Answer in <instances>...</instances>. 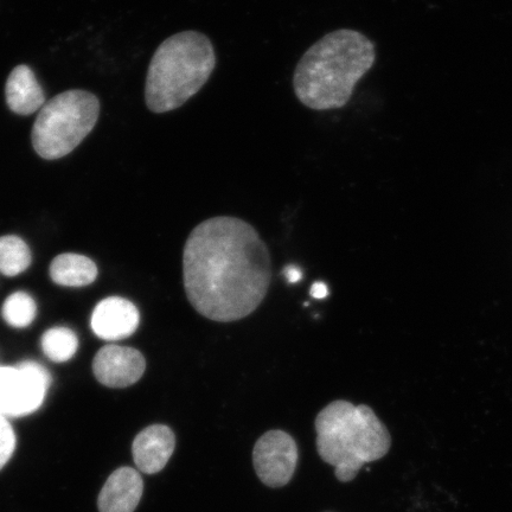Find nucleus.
I'll return each instance as SVG.
<instances>
[{
  "label": "nucleus",
  "mask_w": 512,
  "mask_h": 512,
  "mask_svg": "<svg viewBox=\"0 0 512 512\" xmlns=\"http://www.w3.org/2000/svg\"><path fill=\"white\" fill-rule=\"evenodd\" d=\"M216 63L213 43L202 32L187 30L166 38L147 72V108L156 114L178 110L206 86Z\"/></svg>",
  "instance_id": "nucleus-4"
},
{
  "label": "nucleus",
  "mask_w": 512,
  "mask_h": 512,
  "mask_svg": "<svg viewBox=\"0 0 512 512\" xmlns=\"http://www.w3.org/2000/svg\"><path fill=\"white\" fill-rule=\"evenodd\" d=\"M140 315L137 306L121 297L102 300L92 316L94 334L105 341H121L137 331Z\"/></svg>",
  "instance_id": "nucleus-9"
},
{
  "label": "nucleus",
  "mask_w": 512,
  "mask_h": 512,
  "mask_svg": "<svg viewBox=\"0 0 512 512\" xmlns=\"http://www.w3.org/2000/svg\"><path fill=\"white\" fill-rule=\"evenodd\" d=\"M315 427L319 457L335 467L342 483L354 480L364 465L387 456L392 446L386 425L367 405L331 402L317 415Z\"/></svg>",
  "instance_id": "nucleus-3"
},
{
  "label": "nucleus",
  "mask_w": 512,
  "mask_h": 512,
  "mask_svg": "<svg viewBox=\"0 0 512 512\" xmlns=\"http://www.w3.org/2000/svg\"><path fill=\"white\" fill-rule=\"evenodd\" d=\"M98 275V268L87 256L62 254L50 266V277L56 284L68 287H81L92 284Z\"/></svg>",
  "instance_id": "nucleus-13"
},
{
  "label": "nucleus",
  "mask_w": 512,
  "mask_h": 512,
  "mask_svg": "<svg viewBox=\"0 0 512 512\" xmlns=\"http://www.w3.org/2000/svg\"><path fill=\"white\" fill-rule=\"evenodd\" d=\"M284 275L287 283L297 284L303 278V272L297 266H288L284 270Z\"/></svg>",
  "instance_id": "nucleus-18"
},
{
  "label": "nucleus",
  "mask_w": 512,
  "mask_h": 512,
  "mask_svg": "<svg viewBox=\"0 0 512 512\" xmlns=\"http://www.w3.org/2000/svg\"><path fill=\"white\" fill-rule=\"evenodd\" d=\"M175 447L176 437L170 427L165 425L146 427L133 441L134 463L145 475H156L169 463Z\"/></svg>",
  "instance_id": "nucleus-10"
},
{
  "label": "nucleus",
  "mask_w": 512,
  "mask_h": 512,
  "mask_svg": "<svg viewBox=\"0 0 512 512\" xmlns=\"http://www.w3.org/2000/svg\"><path fill=\"white\" fill-rule=\"evenodd\" d=\"M272 280L271 255L251 224L232 216L198 224L185 242L183 281L201 316L230 323L252 315Z\"/></svg>",
  "instance_id": "nucleus-1"
},
{
  "label": "nucleus",
  "mask_w": 512,
  "mask_h": 512,
  "mask_svg": "<svg viewBox=\"0 0 512 512\" xmlns=\"http://www.w3.org/2000/svg\"><path fill=\"white\" fill-rule=\"evenodd\" d=\"M329 288L324 283H315L311 287V296L315 299H324L328 297Z\"/></svg>",
  "instance_id": "nucleus-19"
},
{
  "label": "nucleus",
  "mask_w": 512,
  "mask_h": 512,
  "mask_svg": "<svg viewBox=\"0 0 512 512\" xmlns=\"http://www.w3.org/2000/svg\"><path fill=\"white\" fill-rule=\"evenodd\" d=\"M35 300L29 294L17 292L5 300L2 315L5 322L14 328H27L36 317Z\"/></svg>",
  "instance_id": "nucleus-16"
},
{
  "label": "nucleus",
  "mask_w": 512,
  "mask_h": 512,
  "mask_svg": "<svg viewBox=\"0 0 512 512\" xmlns=\"http://www.w3.org/2000/svg\"><path fill=\"white\" fill-rule=\"evenodd\" d=\"M50 386V375L35 362L16 368L0 367V415L23 416L41 407Z\"/></svg>",
  "instance_id": "nucleus-6"
},
{
  "label": "nucleus",
  "mask_w": 512,
  "mask_h": 512,
  "mask_svg": "<svg viewBox=\"0 0 512 512\" xmlns=\"http://www.w3.org/2000/svg\"><path fill=\"white\" fill-rule=\"evenodd\" d=\"M298 463V446L290 434L268 431L256 441L253 464L256 475L268 488H283L291 482Z\"/></svg>",
  "instance_id": "nucleus-7"
},
{
  "label": "nucleus",
  "mask_w": 512,
  "mask_h": 512,
  "mask_svg": "<svg viewBox=\"0 0 512 512\" xmlns=\"http://www.w3.org/2000/svg\"><path fill=\"white\" fill-rule=\"evenodd\" d=\"M146 361L142 352L120 345L102 348L93 362L96 379L110 388H126L142 379Z\"/></svg>",
  "instance_id": "nucleus-8"
},
{
  "label": "nucleus",
  "mask_w": 512,
  "mask_h": 512,
  "mask_svg": "<svg viewBox=\"0 0 512 512\" xmlns=\"http://www.w3.org/2000/svg\"><path fill=\"white\" fill-rule=\"evenodd\" d=\"M78 337L67 328H54L42 337V349L51 361L66 362L78 350Z\"/></svg>",
  "instance_id": "nucleus-15"
},
{
  "label": "nucleus",
  "mask_w": 512,
  "mask_h": 512,
  "mask_svg": "<svg viewBox=\"0 0 512 512\" xmlns=\"http://www.w3.org/2000/svg\"><path fill=\"white\" fill-rule=\"evenodd\" d=\"M31 264L30 249L17 236L0 238V272L6 277L23 273Z\"/></svg>",
  "instance_id": "nucleus-14"
},
{
  "label": "nucleus",
  "mask_w": 512,
  "mask_h": 512,
  "mask_svg": "<svg viewBox=\"0 0 512 512\" xmlns=\"http://www.w3.org/2000/svg\"><path fill=\"white\" fill-rule=\"evenodd\" d=\"M375 61V44L362 32L332 31L298 62L293 74L294 93L310 110H338L348 105L357 82Z\"/></svg>",
  "instance_id": "nucleus-2"
},
{
  "label": "nucleus",
  "mask_w": 512,
  "mask_h": 512,
  "mask_svg": "<svg viewBox=\"0 0 512 512\" xmlns=\"http://www.w3.org/2000/svg\"><path fill=\"white\" fill-rule=\"evenodd\" d=\"M16 448V435L8 420L0 415V470L9 462Z\"/></svg>",
  "instance_id": "nucleus-17"
},
{
  "label": "nucleus",
  "mask_w": 512,
  "mask_h": 512,
  "mask_svg": "<svg viewBox=\"0 0 512 512\" xmlns=\"http://www.w3.org/2000/svg\"><path fill=\"white\" fill-rule=\"evenodd\" d=\"M100 102L92 93L68 91L44 104L32 127L31 140L37 155L48 160L69 155L92 132Z\"/></svg>",
  "instance_id": "nucleus-5"
},
{
  "label": "nucleus",
  "mask_w": 512,
  "mask_h": 512,
  "mask_svg": "<svg viewBox=\"0 0 512 512\" xmlns=\"http://www.w3.org/2000/svg\"><path fill=\"white\" fill-rule=\"evenodd\" d=\"M5 98L10 110L21 115L35 113L46 104V95L28 66L12 70L6 81Z\"/></svg>",
  "instance_id": "nucleus-12"
},
{
  "label": "nucleus",
  "mask_w": 512,
  "mask_h": 512,
  "mask_svg": "<svg viewBox=\"0 0 512 512\" xmlns=\"http://www.w3.org/2000/svg\"><path fill=\"white\" fill-rule=\"evenodd\" d=\"M142 476L132 467H120L107 479L99 496L100 512H134L143 497Z\"/></svg>",
  "instance_id": "nucleus-11"
}]
</instances>
